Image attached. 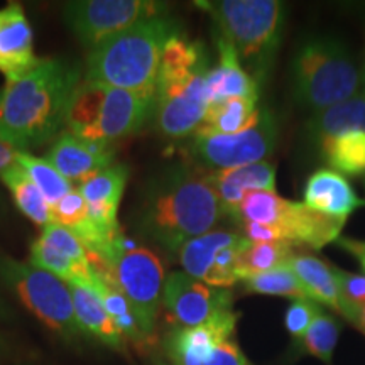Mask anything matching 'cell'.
Returning a JSON list of instances; mask_svg holds the SVG:
<instances>
[{
    "label": "cell",
    "mask_w": 365,
    "mask_h": 365,
    "mask_svg": "<svg viewBox=\"0 0 365 365\" xmlns=\"http://www.w3.org/2000/svg\"><path fill=\"white\" fill-rule=\"evenodd\" d=\"M259 98H227L210 103L202 127L196 134H239L261 120L262 110L257 108Z\"/></svg>",
    "instance_id": "cell-23"
},
{
    "label": "cell",
    "mask_w": 365,
    "mask_h": 365,
    "mask_svg": "<svg viewBox=\"0 0 365 365\" xmlns=\"http://www.w3.org/2000/svg\"><path fill=\"white\" fill-rule=\"evenodd\" d=\"M71 289L73 307H75L76 319L85 333L100 344L110 346L117 352H125L127 339L124 333L118 330L110 314L105 309L103 303L93 291L86 287L68 284Z\"/></svg>",
    "instance_id": "cell-22"
},
{
    "label": "cell",
    "mask_w": 365,
    "mask_h": 365,
    "mask_svg": "<svg viewBox=\"0 0 365 365\" xmlns=\"http://www.w3.org/2000/svg\"><path fill=\"white\" fill-rule=\"evenodd\" d=\"M304 205L314 212L346 220L357 208L365 207V200L355 193L350 182L340 173L318 170L308 178L304 186Z\"/></svg>",
    "instance_id": "cell-18"
},
{
    "label": "cell",
    "mask_w": 365,
    "mask_h": 365,
    "mask_svg": "<svg viewBox=\"0 0 365 365\" xmlns=\"http://www.w3.org/2000/svg\"><path fill=\"white\" fill-rule=\"evenodd\" d=\"M322 156L331 171L349 176L365 175V132H346L318 143Z\"/></svg>",
    "instance_id": "cell-25"
},
{
    "label": "cell",
    "mask_w": 365,
    "mask_h": 365,
    "mask_svg": "<svg viewBox=\"0 0 365 365\" xmlns=\"http://www.w3.org/2000/svg\"><path fill=\"white\" fill-rule=\"evenodd\" d=\"M46 161L53 164L68 181L81 182L98 175L113 164L112 145L90 143L71 132H63L46 153Z\"/></svg>",
    "instance_id": "cell-17"
},
{
    "label": "cell",
    "mask_w": 365,
    "mask_h": 365,
    "mask_svg": "<svg viewBox=\"0 0 365 365\" xmlns=\"http://www.w3.org/2000/svg\"><path fill=\"white\" fill-rule=\"evenodd\" d=\"M335 244L340 245L341 249H345L346 252L352 254L354 257L359 261L360 267H362V271L365 274V242L346 239V237H339V239L335 240Z\"/></svg>",
    "instance_id": "cell-36"
},
{
    "label": "cell",
    "mask_w": 365,
    "mask_h": 365,
    "mask_svg": "<svg viewBox=\"0 0 365 365\" xmlns=\"http://www.w3.org/2000/svg\"><path fill=\"white\" fill-rule=\"evenodd\" d=\"M249 244L242 234L212 230L191 239L178 250V259L188 276L213 287L228 289L239 282L237 261Z\"/></svg>",
    "instance_id": "cell-13"
},
{
    "label": "cell",
    "mask_w": 365,
    "mask_h": 365,
    "mask_svg": "<svg viewBox=\"0 0 365 365\" xmlns=\"http://www.w3.org/2000/svg\"><path fill=\"white\" fill-rule=\"evenodd\" d=\"M223 215L208 173L170 168L150 185L140 208V228L168 252L215 230Z\"/></svg>",
    "instance_id": "cell-2"
},
{
    "label": "cell",
    "mask_w": 365,
    "mask_h": 365,
    "mask_svg": "<svg viewBox=\"0 0 365 365\" xmlns=\"http://www.w3.org/2000/svg\"><path fill=\"white\" fill-rule=\"evenodd\" d=\"M215 22L220 36L234 46L252 78H266L279 49L284 4L279 0H218L196 2Z\"/></svg>",
    "instance_id": "cell-6"
},
{
    "label": "cell",
    "mask_w": 365,
    "mask_h": 365,
    "mask_svg": "<svg viewBox=\"0 0 365 365\" xmlns=\"http://www.w3.org/2000/svg\"><path fill=\"white\" fill-rule=\"evenodd\" d=\"M293 83L298 102L317 113L360 93L362 75L340 41L312 38L293 59Z\"/></svg>",
    "instance_id": "cell-8"
},
{
    "label": "cell",
    "mask_w": 365,
    "mask_h": 365,
    "mask_svg": "<svg viewBox=\"0 0 365 365\" xmlns=\"http://www.w3.org/2000/svg\"><path fill=\"white\" fill-rule=\"evenodd\" d=\"M339 335V322L331 314L323 312V308H319L317 317L313 318L312 325H309L307 333H304L301 344H303V349L308 354L314 355V357L323 360V362L330 364Z\"/></svg>",
    "instance_id": "cell-32"
},
{
    "label": "cell",
    "mask_w": 365,
    "mask_h": 365,
    "mask_svg": "<svg viewBox=\"0 0 365 365\" xmlns=\"http://www.w3.org/2000/svg\"><path fill=\"white\" fill-rule=\"evenodd\" d=\"M2 313H6V307H4L2 301H0V314H2Z\"/></svg>",
    "instance_id": "cell-40"
},
{
    "label": "cell",
    "mask_w": 365,
    "mask_h": 365,
    "mask_svg": "<svg viewBox=\"0 0 365 365\" xmlns=\"http://www.w3.org/2000/svg\"><path fill=\"white\" fill-rule=\"evenodd\" d=\"M0 279L39 322L65 341L78 344L88 336L76 319L70 286L58 276L0 254Z\"/></svg>",
    "instance_id": "cell-9"
},
{
    "label": "cell",
    "mask_w": 365,
    "mask_h": 365,
    "mask_svg": "<svg viewBox=\"0 0 365 365\" xmlns=\"http://www.w3.org/2000/svg\"><path fill=\"white\" fill-rule=\"evenodd\" d=\"M322 308L312 299H294L286 312V328L294 340H303L304 333Z\"/></svg>",
    "instance_id": "cell-33"
},
{
    "label": "cell",
    "mask_w": 365,
    "mask_h": 365,
    "mask_svg": "<svg viewBox=\"0 0 365 365\" xmlns=\"http://www.w3.org/2000/svg\"><path fill=\"white\" fill-rule=\"evenodd\" d=\"M218 65L208 71L207 90L210 103L227 98H259V85L244 70L234 46L218 36Z\"/></svg>",
    "instance_id": "cell-20"
},
{
    "label": "cell",
    "mask_w": 365,
    "mask_h": 365,
    "mask_svg": "<svg viewBox=\"0 0 365 365\" xmlns=\"http://www.w3.org/2000/svg\"><path fill=\"white\" fill-rule=\"evenodd\" d=\"M287 266L293 269L296 277L304 286L309 299L314 303L327 304L328 308L335 309L352 323L357 322V313L341 298L335 274H333V266H328L322 259L309 254H294Z\"/></svg>",
    "instance_id": "cell-21"
},
{
    "label": "cell",
    "mask_w": 365,
    "mask_h": 365,
    "mask_svg": "<svg viewBox=\"0 0 365 365\" xmlns=\"http://www.w3.org/2000/svg\"><path fill=\"white\" fill-rule=\"evenodd\" d=\"M81 83V70L66 59H43L0 90V140L16 150L39 148L65 127L68 105Z\"/></svg>",
    "instance_id": "cell-1"
},
{
    "label": "cell",
    "mask_w": 365,
    "mask_h": 365,
    "mask_svg": "<svg viewBox=\"0 0 365 365\" xmlns=\"http://www.w3.org/2000/svg\"><path fill=\"white\" fill-rule=\"evenodd\" d=\"M16 163L31 178V181L38 186V190L43 193L46 202H48L49 208L54 207L58 202H61L73 190L71 182L51 163L46 161V158H36L31 153L19 150Z\"/></svg>",
    "instance_id": "cell-28"
},
{
    "label": "cell",
    "mask_w": 365,
    "mask_h": 365,
    "mask_svg": "<svg viewBox=\"0 0 365 365\" xmlns=\"http://www.w3.org/2000/svg\"><path fill=\"white\" fill-rule=\"evenodd\" d=\"M294 254V245L287 242H249L237 261L239 281L287 266Z\"/></svg>",
    "instance_id": "cell-26"
},
{
    "label": "cell",
    "mask_w": 365,
    "mask_h": 365,
    "mask_svg": "<svg viewBox=\"0 0 365 365\" xmlns=\"http://www.w3.org/2000/svg\"><path fill=\"white\" fill-rule=\"evenodd\" d=\"M164 12V4L150 0H75L63 6L66 26L88 51Z\"/></svg>",
    "instance_id": "cell-10"
},
{
    "label": "cell",
    "mask_w": 365,
    "mask_h": 365,
    "mask_svg": "<svg viewBox=\"0 0 365 365\" xmlns=\"http://www.w3.org/2000/svg\"><path fill=\"white\" fill-rule=\"evenodd\" d=\"M95 259V269L120 291L129 301L139 325L148 340L156 333L159 307L166 276L161 259L153 250L139 245L124 232L100 250Z\"/></svg>",
    "instance_id": "cell-7"
},
{
    "label": "cell",
    "mask_w": 365,
    "mask_h": 365,
    "mask_svg": "<svg viewBox=\"0 0 365 365\" xmlns=\"http://www.w3.org/2000/svg\"><path fill=\"white\" fill-rule=\"evenodd\" d=\"M176 33V22L164 14L122 31L88 53L85 80L156 98L163 51Z\"/></svg>",
    "instance_id": "cell-4"
},
{
    "label": "cell",
    "mask_w": 365,
    "mask_h": 365,
    "mask_svg": "<svg viewBox=\"0 0 365 365\" xmlns=\"http://www.w3.org/2000/svg\"><path fill=\"white\" fill-rule=\"evenodd\" d=\"M276 139L277 125L272 113L262 110L261 120L239 134H195L191 156L212 173L235 170L264 161L272 153Z\"/></svg>",
    "instance_id": "cell-12"
},
{
    "label": "cell",
    "mask_w": 365,
    "mask_h": 365,
    "mask_svg": "<svg viewBox=\"0 0 365 365\" xmlns=\"http://www.w3.org/2000/svg\"><path fill=\"white\" fill-rule=\"evenodd\" d=\"M308 130L317 144L328 137L346 134V132H365V95L357 93L345 102L313 113Z\"/></svg>",
    "instance_id": "cell-24"
},
{
    "label": "cell",
    "mask_w": 365,
    "mask_h": 365,
    "mask_svg": "<svg viewBox=\"0 0 365 365\" xmlns=\"http://www.w3.org/2000/svg\"><path fill=\"white\" fill-rule=\"evenodd\" d=\"M163 304L180 327L185 328L205 325L222 314L234 312L230 291L205 284L185 271L171 272L166 277Z\"/></svg>",
    "instance_id": "cell-14"
},
{
    "label": "cell",
    "mask_w": 365,
    "mask_h": 365,
    "mask_svg": "<svg viewBox=\"0 0 365 365\" xmlns=\"http://www.w3.org/2000/svg\"><path fill=\"white\" fill-rule=\"evenodd\" d=\"M34 51V34L21 4L0 9V73L6 81L19 80L41 65Z\"/></svg>",
    "instance_id": "cell-16"
},
{
    "label": "cell",
    "mask_w": 365,
    "mask_h": 365,
    "mask_svg": "<svg viewBox=\"0 0 365 365\" xmlns=\"http://www.w3.org/2000/svg\"><path fill=\"white\" fill-rule=\"evenodd\" d=\"M154 110V97L83 80L68 105L65 125L76 137L110 145L143 129Z\"/></svg>",
    "instance_id": "cell-5"
},
{
    "label": "cell",
    "mask_w": 365,
    "mask_h": 365,
    "mask_svg": "<svg viewBox=\"0 0 365 365\" xmlns=\"http://www.w3.org/2000/svg\"><path fill=\"white\" fill-rule=\"evenodd\" d=\"M249 293L255 294H271V296H286L293 299H309V296L296 277L293 269L289 266H282L274 271L257 274V276L247 277L242 281Z\"/></svg>",
    "instance_id": "cell-30"
},
{
    "label": "cell",
    "mask_w": 365,
    "mask_h": 365,
    "mask_svg": "<svg viewBox=\"0 0 365 365\" xmlns=\"http://www.w3.org/2000/svg\"><path fill=\"white\" fill-rule=\"evenodd\" d=\"M17 153H19V150H16L12 145L0 140V176H2L12 164H16Z\"/></svg>",
    "instance_id": "cell-37"
},
{
    "label": "cell",
    "mask_w": 365,
    "mask_h": 365,
    "mask_svg": "<svg viewBox=\"0 0 365 365\" xmlns=\"http://www.w3.org/2000/svg\"><path fill=\"white\" fill-rule=\"evenodd\" d=\"M208 56L198 41L176 33L166 43L156 85V124L170 139L195 135L210 107Z\"/></svg>",
    "instance_id": "cell-3"
},
{
    "label": "cell",
    "mask_w": 365,
    "mask_h": 365,
    "mask_svg": "<svg viewBox=\"0 0 365 365\" xmlns=\"http://www.w3.org/2000/svg\"><path fill=\"white\" fill-rule=\"evenodd\" d=\"M360 75H362V85H364V91H362V93L365 95V58H364V68H362V73H360Z\"/></svg>",
    "instance_id": "cell-39"
},
{
    "label": "cell",
    "mask_w": 365,
    "mask_h": 365,
    "mask_svg": "<svg viewBox=\"0 0 365 365\" xmlns=\"http://www.w3.org/2000/svg\"><path fill=\"white\" fill-rule=\"evenodd\" d=\"M4 185L11 191L14 202L31 222L38 227H46L51 223V208L44 196L38 190V186L31 181L19 164H12L2 176Z\"/></svg>",
    "instance_id": "cell-27"
},
{
    "label": "cell",
    "mask_w": 365,
    "mask_h": 365,
    "mask_svg": "<svg viewBox=\"0 0 365 365\" xmlns=\"http://www.w3.org/2000/svg\"><path fill=\"white\" fill-rule=\"evenodd\" d=\"M237 318L230 312L205 325L175 328L164 341L168 357L175 365H252L235 340Z\"/></svg>",
    "instance_id": "cell-11"
},
{
    "label": "cell",
    "mask_w": 365,
    "mask_h": 365,
    "mask_svg": "<svg viewBox=\"0 0 365 365\" xmlns=\"http://www.w3.org/2000/svg\"><path fill=\"white\" fill-rule=\"evenodd\" d=\"M355 325H357L360 330L365 333V307L359 309V314H357V322H355Z\"/></svg>",
    "instance_id": "cell-38"
},
{
    "label": "cell",
    "mask_w": 365,
    "mask_h": 365,
    "mask_svg": "<svg viewBox=\"0 0 365 365\" xmlns=\"http://www.w3.org/2000/svg\"><path fill=\"white\" fill-rule=\"evenodd\" d=\"M242 235L249 242H287V237L281 227L259 225V223H240Z\"/></svg>",
    "instance_id": "cell-35"
},
{
    "label": "cell",
    "mask_w": 365,
    "mask_h": 365,
    "mask_svg": "<svg viewBox=\"0 0 365 365\" xmlns=\"http://www.w3.org/2000/svg\"><path fill=\"white\" fill-rule=\"evenodd\" d=\"M213 180L244 191H276V166L269 161L249 164L235 170L210 173Z\"/></svg>",
    "instance_id": "cell-31"
},
{
    "label": "cell",
    "mask_w": 365,
    "mask_h": 365,
    "mask_svg": "<svg viewBox=\"0 0 365 365\" xmlns=\"http://www.w3.org/2000/svg\"><path fill=\"white\" fill-rule=\"evenodd\" d=\"M289 200L281 198L276 191H247L242 200L234 220L239 223L279 227Z\"/></svg>",
    "instance_id": "cell-29"
},
{
    "label": "cell",
    "mask_w": 365,
    "mask_h": 365,
    "mask_svg": "<svg viewBox=\"0 0 365 365\" xmlns=\"http://www.w3.org/2000/svg\"><path fill=\"white\" fill-rule=\"evenodd\" d=\"M345 222L344 218L314 212L304 203L289 202L279 227L294 247L308 245L314 250H319L339 239Z\"/></svg>",
    "instance_id": "cell-19"
},
{
    "label": "cell",
    "mask_w": 365,
    "mask_h": 365,
    "mask_svg": "<svg viewBox=\"0 0 365 365\" xmlns=\"http://www.w3.org/2000/svg\"><path fill=\"white\" fill-rule=\"evenodd\" d=\"M163 365H170V364H163ZM171 365H175V364H171Z\"/></svg>",
    "instance_id": "cell-41"
},
{
    "label": "cell",
    "mask_w": 365,
    "mask_h": 365,
    "mask_svg": "<svg viewBox=\"0 0 365 365\" xmlns=\"http://www.w3.org/2000/svg\"><path fill=\"white\" fill-rule=\"evenodd\" d=\"M127 181H129V168L125 164H112L107 170L100 171L98 175L78 186L80 195L83 196L86 210H88L90 222L100 240L97 252H93V255H97L105 245L110 244L122 230L118 225L117 213Z\"/></svg>",
    "instance_id": "cell-15"
},
{
    "label": "cell",
    "mask_w": 365,
    "mask_h": 365,
    "mask_svg": "<svg viewBox=\"0 0 365 365\" xmlns=\"http://www.w3.org/2000/svg\"><path fill=\"white\" fill-rule=\"evenodd\" d=\"M333 274L341 298L359 314V309L365 307V274H350L336 267H333Z\"/></svg>",
    "instance_id": "cell-34"
}]
</instances>
